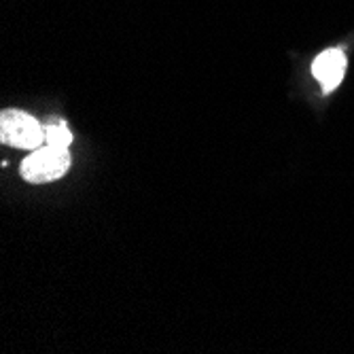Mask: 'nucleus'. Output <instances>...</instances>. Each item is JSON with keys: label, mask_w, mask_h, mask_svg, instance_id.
Returning a JSON list of instances; mask_svg holds the SVG:
<instances>
[{"label": "nucleus", "mask_w": 354, "mask_h": 354, "mask_svg": "<svg viewBox=\"0 0 354 354\" xmlns=\"http://www.w3.org/2000/svg\"><path fill=\"white\" fill-rule=\"evenodd\" d=\"M71 142H73V134H71V130H68L64 121H55V123L45 125V145L68 149Z\"/></svg>", "instance_id": "4"}, {"label": "nucleus", "mask_w": 354, "mask_h": 354, "mask_svg": "<svg viewBox=\"0 0 354 354\" xmlns=\"http://www.w3.org/2000/svg\"><path fill=\"white\" fill-rule=\"evenodd\" d=\"M348 59L342 49H327L320 53L312 64V75L323 87V93H331L335 87H339L344 75H346Z\"/></svg>", "instance_id": "3"}, {"label": "nucleus", "mask_w": 354, "mask_h": 354, "mask_svg": "<svg viewBox=\"0 0 354 354\" xmlns=\"http://www.w3.org/2000/svg\"><path fill=\"white\" fill-rule=\"evenodd\" d=\"M71 168L68 149H59L51 145H43L37 151H30V155L21 162V178L32 185L53 183L62 178Z\"/></svg>", "instance_id": "1"}, {"label": "nucleus", "mask_w": 354, "mask_h": 354, "mask_svg": "<svg viewBox=\"0 0 354 354\" xmlns=\"http://www.w3.org/2000/svg\"><path fill=\"white\" fill-rule=\"evenodd\" d=\"M0 138L5 145L24 151H37L45 145V125H41L28 113L3 111L0 115Z\"/></svg>", "instance_id": "2"}]
</instances>
